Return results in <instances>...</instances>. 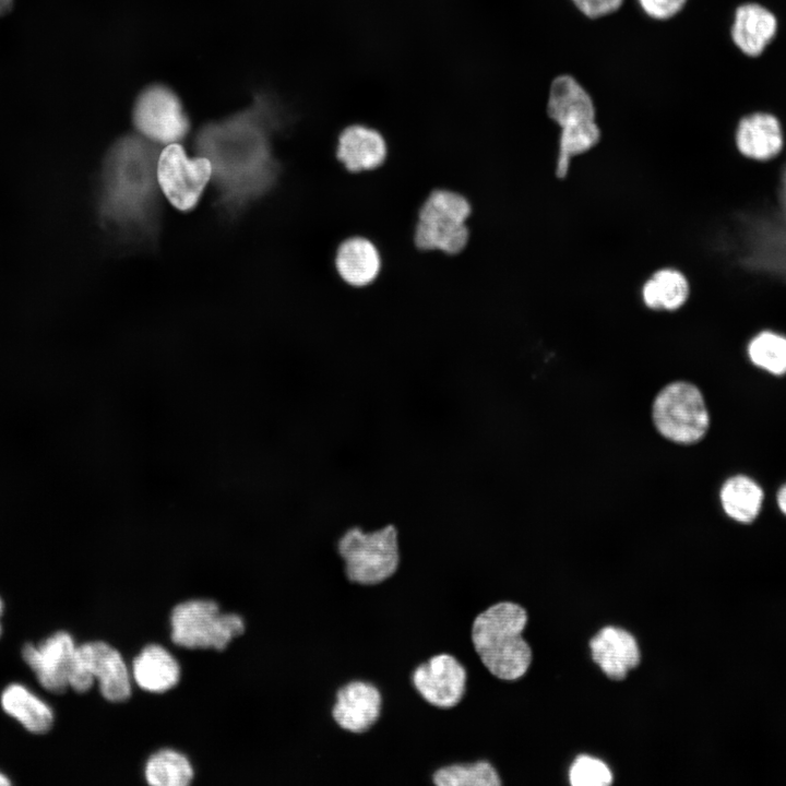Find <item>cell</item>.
Here are the masks:
<instances>
[{"instance_id": "obj_1", "label": "cell", "mask_w": 786, "mask_h": 786, "mask_svg": "<svg viewBox=\"0 0 786 786\" xmlns=\"http://www.w3.org/2000/svg\"><path fill=\"white\" fill-rule=\"evenodd\" d=\"M299 118L277 98L261 93L249 107L198 130L194 151L211 164L214 205L223 217L235 221L279 187L286 166L274 142Z\"/></svg>"}, {"instance_id": "obj_2", "label": "cell", "mask_w": 786, "mask_h": 786, "mask_svg": "<svg viewBox=\"0 0 786 786\" xmlns=\"http://www.w3.org/2000/svg\"><path fill=\"white\" fill-rule=\"evenodd\" d=\"M158 144L128 133L108 147L96 193L99 225L122 242L155 246L162 227Z\"/></svg>"}, {"instance_id": "obj_3", "label": "cell", "mask_w": 786, "mask_h": 786, "mask_svg": "<svg viewBox=\"0 0 786 786\" xmlns=\"http://www.w3.org/2000/svg\"><path fill=\"white\" fill-rule=\"evenodd\" d=\"M526 622L525 609L509 600L491 604L473 620L474 650L485 668L499 680H517L531 665L532 651L522 635Z\"/></svg>"}, {"instance_id": "obj_4", "label": "cell", "mask_w": 786, "mask_h": 786, "mask_svg": "<svg viewBox=\"0 0 786 786\" xmlns=\"http://www.w3.org/2000/svg\"><path fill=\"white\" fill-rule=\"evenodd\" d=\"M335 547L352 583L380 584L392 577L401 564L400 531L393 524L367 529L347 527L338 535Z\"/></svg>"}, {"instance_id": "obj_5", "label": "cell", "mask_w": 786, "mask_h": 786, "mask_svg": "<svg viewBox=\"0 0 786 786\" xmlns=\"http://www.w3.org/2000/svg\"><path fill=\"white\" fill-rule=\"evenodd\" d=\"M472 206L463 194L448 190H433L422 203L415 227L414 241L420 250L457 254L467 245V219Z\"/></svg>"}, {"instance_id": "obj_6", "label": "cell", "mask_w": 786, "mask_h": 786, "mask_svg": "<svg viewBox=\"0 0 786 786\" xmlns=\"http://www.w3.org/2000/svg\"><path fill=\"white\" fill-rule=\"evenodd\" d=\"M171 640L191 650H225L245 632L243 619L237 614H222L210 599H192L178 604L170 615Z\"/></svg>"}, {"instance_id": "obj_7", "label": "cell", "mask_w": 786, "mask_h": 786, "mask_svg": "<svg viewBox=\"0 0 786 786\" xmlns=\"http://www.w3.org/2000/svg\"><path fill=\"white\" fill-rule=\"evenodd\" d=\"M657 431L678 444H693L707 432L710 416L703 394L694 384L675 381L664 386L652 406Z\"/></svg>"}, {"instance_id": "obj_8", "label": "cell", "mask_w": 786, "mask_h": 786, "mask_svg": "<svg viewBox=\"0 0 786 786\" xmlns=\"http://www.w3.org/2000/svg\"><path fill=\"white\" fill-rule=\"evenodd\" d=\"M95 680H98L102 695L110 702L120 703L131 695L130 675L122 656L103 641L76 646L69 686L78 693H85Z\"/></svg>"}, {"instance_id": "obj_9", "label": "cell", "mask_w": 786, "mask_h": 786, "mask_svg": "<svg viewBox=\"0 0 786 786\" xmlns=\"http://www.w3.org/2000/svg\"><path fill=\"white\" fill-rule=\"evenodd\" d=\"M212 178L210 162L190 157L179 143L165 145L157 162V180L162 194L179 212L193 211Z\"/></svg>"}, {"instance_id": "obj_10", "label": "cell", "mask_w": 786, "mask_h": 786, "mask_svg": "<svg viewBox=\"0 0 786 786\" xmlns=\"http://www.w3.org/2000/svg\"><path fill=\"white\" fill-rule=\"evenodd\" d=\"M136 133L158 144L178 143L190 132V119L177 94L162 84L145 87L132 109Z\"/></svg>"}, {"instance_id": "obj_11", "label": "cell", "mask_w": 786, "mask_h": 786, "mask_svg": "<svg viewBox=\"0 0 786 786\" xmlns=\"http://www.w3.org/2000/svg\"><path fill=\"white\" fill-rule=\"evenodd\" d=\"M467 670L451 653L431 655L410 671V683L428 704L438 708H452L466 691Z\"/></svg>"}, {"instance_id": "obj_12", "label": "cell", "mask_w": 786, "mask_h": 786, "mask_svg": "<svg viewBox=\"0 0 786 786\" xmlns=\"http://www.w3.org/2000/svg\"><path fill=\"white\" fill-rule=\"evenodd\" d=\"M76 646L73 636L60 630L37 644H24L21 655L45 690L61 694L70 688L69 677Z\"/></svg>"}, {"instance_id": "obj_13", "label": "cell", "mask_w": 786, "mask_h": 786, "mask_svg": "<svg viewBox=\"0 0 786 786\" xmlns=\"http://www.w3.org/2000/svg\"><path fill=\"white\" fill-rule=\"evenodd\" d=\"M383 696L373 682L352 679L335 692L331 715L343 730L364 734L379 720Z\"/></svg>"}, {"instance_id": "obj_14", "label": "cell", "mask_w": 786, "mask_h": 786, "mask_svg": "<svg viewBox=\"0 0 786 786\" xmlns=\"http://www.w3.org/2000/svg\"><path fill=\"white\" fill-rule=\"evenodd\" d=\"M386 154L384 136L369 126L353 123L338 135L336 157L350 172L370 171L380 167Z\"/></svg>"}, {"instance_id": "obj_15", "label": "cell", "mask_w": 786, "mask_h": 786, "mask_svg": "<svg viewBox=\"0 0 786 786\" xmlns=\"http://www.w3.org/2000/svg\"><path fill=\"white\" fill-rule=\"evenodd\" d=\"M546 112L560 129L596 120L592 96L570 74L558 75L551 81Z\"/></svg>"}, {"instance_id": "obj_16", "label": "cell", "mask_w": 786, "mask_h": 786, "mask_svg": "<svg viewBox=\"0 0 786 786\" xmlns=\"http://www.w3.org/2000/svg\"><path fill=\"white\" fill-rule=\"evenodd\" d=\"M590 648L593 660L610 679H623L640 662L634 636L620 628H603L590 641Z\"/></svg>"}, {"instance_id": "obj_17", "label": "cell", "mask_w": 786, "mask_h": 786, "mask_svg": "<svg viewBox=\"0 0 786 786\" xmlns=\"http://www.w3.org/2000/svg\"><path fill=\"white\" fill-rule=\"evenodd\" d=\"M776 32V16L766 7L749 2L736 9L730 37L743 55L760 56Z\"/></svg>"}, {"instance_id": "obj_18", "label": "cell", "mask_w": 786, "mask_h": 786, "mask_svg": "<svg viewBox=\"0 0 786 786\" xmlns=\"http://www.w3.org/2000/svg\"><path fill=\"white\" fill-rule=\"evenodd\" d=\"M735 139L738 151L757 160L775 157L784 145L781 123L769 112L745 116L737 126Z\"/></svg>"}, {"instance_id": "obj_19", "label": "cell", "mask_w": 786, "mask_h": 786, "mask_svg": "<svg viewBox=\"0 0 786 786\" xmlns=\"http://www.w3.org/2000/svg\"><path fill=\"white\" fill-rule=\"evenodd\" d=\"M334 262L340 277L354 287L370 285L381 270V255L377 246L364 236L343 240L337 247Z\"/></svg>"}, {"instance_id": "obj_20", "label": "cell", "mask_w": 786, "mask_h": 786, "mask_svg": "<svg viewBox=\"0 0 786 786\" xmlns=\"http://www.w3.org/2000/svg\"><path fill=\"white\" fill-rule=\"evenodd\" d=\"M3 712L34 735L47 734L53 726L55 713L51 706L28 687L11 682L0 694Z\"/></svg>"}, {"instance_id": "obj_21", "label": "cell", "mask_w": 786, "mask_h": 786, "mask_svg": "<svg viewBox=\"0 0 786 786\" xmlns=\"http://www.w3.org/2000/svg\"><path fill=\"white\" fill-rule=\"evenodd\" d=\"M640 296L652 311L674 312L682 308L690 297V283L686 274L672 266L652 272L643 282Z\"/></svg>"}, {"instance_id": "obj_22", "label": "cell", "mask_w": 786, "mask_h": 786, "mask_svg": "<svg viewBox=\"0 0 786 786\" xmlns=\"http://www.w3.org/2000/svg\"><path fill=\"white\" fill-rule=\"evenodd\" d=\"M135 682L148 692H165L180 679V667L172 655L160 645L144 647L132 665Z\"/></svg>"}, {"instance_id": "obj_23", "label": "cell", "mask_w": 786, "mask_h": 786, "mask_svg": "<svg viewBox=\"0 0 786 786\" xmlns=\"http://www.w3.org/2000/svg\"><path fill=\"white\" fill-rule=\"evenodd\" d=\"M764 493L760 485L746 475H735L725 480L719 501L727 516L736 522H753L762 508Z\"/></svg>"}, {"instance_id": "obj_24", "label": "cell", "mask_w": 786, "mask_h": 786, "mask_svg": "<svg viewBox=\"0 0 786 786\" xmlns=\"http://www.w3.org/2000/svg\"><path fill=\"white\" fill-rule=\"evenodd\" d=\"M600 140L602 129L596 120L561 128L553 166L555 177L559 180L565 179L572 159L596 147Z\"/></svg>"}, {"instance_id": "obj_25", "label": "cell", "mask_w": 786, "mask_h": 786, "mask_svg": "<svg viewBox=\"0 0 786 786\" xmlns=\"http://www.w3.org/2000/svg\"><path fill=\"white\" fill-rule=\"evenodd\" d=\"M432 784L433 786H500L502 779L492 762L479 759L438 767L432 773Z\"/></svg>"}, {"instance_id": "obj_26", "label": "cell", "mask_w": 786, "mask_h": 786, "mask_svg": "<svg viewBox=\"0 0 786 786\" xmlns=\"http://www.w3.org/2000/svg\"><path fill=\"white\" fill-rule=\"evenodd\" d=\"M144 775L154 786H187L193 779V767L182 753L164 749L147 760Z\"/></svg>"}, {"instance_id": "obj_27", "label": "cell", "mask_w": 786, "mask_h": 786, "mask_svg": "<svg viewBox=\"0 0 786 786\" xmlns=\"http://www.w3.org/2000/svg\"><path fill=\"white\" fill-rule=\"evenodd\" d=\"M747 353L751 362L758 368L774 376L786 373V337L763 331L749 343Z\"/></svg>"}, {"instance_id": "obj_28", "label": "cell", "mask_w": 786, "mask_h": 786, "mask_svg": "<svg viewBox=\"0 0 786 786\" xmlns=\"http://www.w3.org/2000/svg\"><path fill=\"white\" fill-rule=\"evenodd\" d=\"M570 782L574 786H607L612 782L609 767L588 755L577 757L570 767Z\"/></svg>"}, {"instance_id": "obj_29", "label": "cell", "mask_w": 786, "mask_h": 786, "mask_svg": "<svg viewBox=\"0 0 786 786\" xmlns=\"http://www.w3.org/2000/svg\"><path fill=\"white\" fill-rule=\"evenodd\" d=\"M646 15L655 20H668L677 15L688 0H638Z\"/></svg>"}, {"instance_id": "obj_30", "label": "cell", "mask_w": 786, "mask_h": 786, "mask_svg": "<svg viewBox=\"0 0 786 786\" xmlns=\"http://www.w3.org/2000/svg\"><path fill=\"white\" fill-rule=\"evenodd\" d=\"M576 9L591 19L603 17L617 11L623 0H571Z\"/></svg>"}, {"instance_id": "obj_31", "label": "cell", "mask_w": 786, "mask_h": 786, "mask_svg": "<svg viewBox=\"0 0 786 786\" xmlns=\"http://www.w3.org/2000/svg\"><path fill=\"white\" fill-rule=\"evenodd\" d=\"M776 501L781 512L786 515V484L778 489Z\"/></svg>"}, {"instance_id": "obj_32", "label": "cell", "mask_w": 786, "mask_h": 786, "mask_svg": "<svg viewBox=\"0 0 786 786\" xmlns=\"http://www.w3.org/2000/svg\"><path fill=\"white\" fill-rule=\"evenodd\" d=\"M13 5V0H0V16L7 14Z\"/></svg>"}, {"instance_id": "obj_33", "label": "cell", "mask_w": 786, "mask_h": 786, "mask_svg": "<svg viewBox=\"0 0 786 786\" xmlns=\"http://www.w3.org/2000/svg\"><path fill=\"white\" fill-rule=\"evenodd\" d=\"M11 784H12V782H11V779L8 777V775H5L4 773H2V772L0 771V785L8 786V785H11Z\"/></svg>"}, {"instance_id": "obj_34", "label": "cell", "mask_w": 786, "mask_h": 786, "mask_svg": "<svg viewBox=\"0 0 786 786\" xmlns=\"http://www.w3.org/2000/svg\"><path fill=\"white\" fill-rule=\"evenodd\" d=\"M3 610H4V603L0 596V619L2 617ZM1 633H2V626H1V620H0V636H1Z\"/></svg>"}]
</instances>
